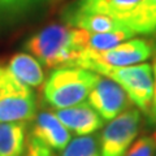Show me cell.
Here are the masks:
<instances>
[{
	"label": "cell",
	"mask_w": 156,
	"mask_h": 156,
	"mask_svg": "<svg viewBox=\"0 0 156 156\" xmlns=\"http://www.w3.org/2000/svg\"><path fill=\"white\" fill-rule=\"evenodd\" d=\"M89 34L69 25H50L29 38L25 50L47 68L76 66L87 48Z\"/></svg>",
	"instance_id": "1"
},
{
	"label": "cell",
	"mask_w": 156,
	"mask_h": 156,
	"mask_svg": "<svg viewBox=\"0 0 156 156\" xmlns=\"http://www.w3.org/2000/svg\"><path fill=\"white\" fill-rule=\"evenodd\" d=\"M76 66L85 68L115 81L126 92L135 108L146 115L148 113L154 94V74L152 66L150 64L140 62L130 66H109L86 58H80Z\"/></svg>",
	"instance_id": "2"
},
{
	"label": "cell",
	"mask_w": 156,
	"mask_h": 156,
	"mask_svg": "<svg viewBox=\"0 0 156 156\" xmlns=\"http://www.w3.org/2000/svg\"><path fill=\"white\" fill-rule=\"evenodd\" d=\"M99 74L81 66L55 68L43 86L46 103L55 109L81 104L87 99Z\"/></svg>",
	"instance_id": "3"
},
{
	"label": "cell",
	"mask_w": 156,
	"mask_h": 156,
	"mask_svg": "<svg viewBox=\"0 0 156 156\" xmlns=\"http://www.w3.org/2000/svg\"><path fill=\"white\" fill-rule=\"evenodd\" d=\"M37 115V98L31 87L0 65V122H29Z\"/></svg>",
	"instance_id": "4"
},
{
	"label": "cell",
	"mask_w": 156,
	"mask_h": 156,
	"mask_svg": "<svg viewBox=\"0 0 156 156\" xmlns=\"http://www.w3.org/2000/svg\"><path fill=\"white\" fill-rule=\"evenodd\" d=\"M140 126L138 108H128L104 126L98 136L100 156H124L136 139Z\"/></svg>",
	"instance_id": "5"
},
{
	"label": "cell",
	"mask_w": 156,
	"mask_h": 156,
	"mask_svg": "<svg viewBox=\"0 0 156 156\" xmlns=\"http://www.w3.org/2000/svg\"><path fill=\"white\" fill-rule=\"evenodd\" d=\"M152 42H148L142 38H130L107 51H85L80 58H86V60H91L109 66H130L146 61L152 55Z\"/></svg>",
	"instance_id": "6"
},
{
	"label": "cell",
	"mask_w": 156,
	"mask_h": 156,
	"mask_svg": "<svg viewBox=\"0 0 156 156\" xmlns=\"http://www.w3.org/2000/svg\"><path fill=\"white\" fill-rule=\"evenodd\" d=\"M89 104L104 121H111L116 116L130 108V99L126 92L107 77H98L89 96Z\"/></svg>",
	"instance_id": "7"
},
{
	"label": "cell",
	"mask_w": 156,
	"mask_h": 156,
	"mask_svg": "<svg viewBox=\"0 0 156 156\" xmlns=\"http://www.w3.org/2000/svg\"><path fill=\"white\" fill-rule=\"evenodd\" d=\"M31 121L29 138H33L51 151H62L70 142L72 133L52 112H39Z\"/></svg>",
	"instance_id": "8"
},
{
	"label": "cell",
	"mask_w": 156,
	"mask_h": 156,
	"mask_svg": "<svg viewBox=\"0 0 156 156\" xmlns=\"http://www.w3.org/2000/svg\"><path fill=\"white\" fill-rule=\"evenodd\" d=\"M53 113L72 134L78 136L94 134L104 125V120L89 103L85 101L68 108L56 109Z\"/></svg>",
	"instance_id": "9"
},
{
	"label": "cell",
	"mask_w": 156,
	"mask_h": 156,
	"mask_svg": "<svg viewBox=\"0 0 156 156\" xmlns=\"http://www.w3.org/2000/svg\"><path fill=\"white\" fill-rule=\"evenodd\" d=\"M142 2L143 0H77L65 9V13L103 14L122 22Z\"/></svg>",
	"instance_id": "10"
},
{
	"label": "cell",
	"mask_w": 156,
	"mask_h": 156,
	"mask_svg": "<svg viewBox=\"0 0 156 156\" xmlns=\"http://www.w3.org/2000/svg\"><path fill=\"white\" fill-rule=\"evenodd\" d=\"M9 72L29 87H41L44 82L42 64L30 53H16L8 61Z\"/></svg>",
	"instance_id": "11"
},
{
	"label": "cell",
	"mask_w": 156,
	"mask_h": 156,
	"mask_svg": "<svg viewBox=\"0 0 156 156\" xmlns=\"http://www.w3.org/2000/svg\"><path fill=\"white\" fill-rule=\"evenodd\" d=\"M27 135V122H0V156H23Z\"/></svg>",
	"instance_id": "12"
},
{
	"label": "cell",
	"mask_w": 156,
	"mask_h": 156,
	"mask_svg": "<svg viewBox=\"0 0 156 156\" xmlns=\"http://www.w3.org/2000/svg\"><path fill=\"white\" fill-rule=\"evenodd\" d=\"M122 23L134 33V35H155L156 0H143L128 17L124 18Z\"/></svg>",
	"instance_id": "13"
},
{
	"label": "cell",
	"mask_w": 156,
	"mask_h": 156,
	"mask_svg": "<svg viewBox=\"0 0 156 156\" xmlns=\"http://www.w3.org/2000/svg\"><path fill=\"white\" fill-rule=\"evenodd\" d=\"M64 21L69 26L82 29L89 33H105L128 29L119 20L103 14H76L64 12Z\"/></svg>",
	"instance_id": "14"
},
{
	"label": "cell",
	"mask_w": 156,
	"mask_h": 156,
	"mask_svg": "<svg viewBox=\"0 0 156 156\" xmlns=\"http://www.w3.org/2000/svg\"><path fill=\"white\" fill-rule=\"evenodd\" d=\"M133 37H134V33L130 31L129 29L105 31V33H90L89 39H87L86 51H91V52L107 51Z\"/></svg>",
	"instance_id": "15"
},
{
	"label": "cell",
	"mask_w": 156,
	"mask_h": 156,
	"mask_svg": "<svg viewBox=\"0 0 156 156\" xmlns=\"http://www.w3.org/2000/svg\"><path fill=\"white\" fill-rule=\"evenodd\" d=\"M60 156H100L98 136L90 134L70 139Z\"/></svg>",
	"instance_id": "16"
},
{
	"label": "cell",
	"mask_w": 156,
	"mask_h": 156,
	"mask_svg": "<svg viewBox=\"0 0 156 156\" xmlns=\"http://www.w3.org/2000/svg\"><path fill=\"white\" fill-rule=\"evenodd\" d=\"M156 154V131L135 139L124 156H155Z\"/></svg>",
	"instance_id": "17"
},
{
	"label": "cell",
	"mask_w": 156,
	"mask_h": 156,
	"mask_svg": "<svg viewBox=\"0 0 156 156\" xmlns=\"http://www.w3.org/2000/svg\"><path fill=\"white\" fill-rule=\"evenodd\" d=\"M47 2L48 0H0V13L25 11V9L38 7Z\"/></svg>",
	"instance_id": "18"
},
{
	"label": "cell",
	"mask_w": 156,
	"mask_h": 156,
	"mask_svg": "<svg viewBox=\"0 0 156 156\" xmlns=\"http://www.w3.org/2000/svg\"><path fill=\"white\" fill-rule=\"evenodd\" d=\"M25 156H53V152L33 138H29L27 135V147Z\"/></svg>",
	"instance_id": "19"
},
{
	"label": "cell",
	"mask_w": 156,
	"mask_h": 156,
	"mask_svg": "<svg viewBox=\"0 0 156 156\" xmlns=\"http://www.w3.org/2000/svg\"><path fill=\"white\" fill-rule=\"evenodd\" d=\"M152 66V74H154V94H152V100H151V105H150V111L147 116H150L151 124H154L156 126V56L154 60Z\"/></svg>",
	"instance_id": "20"
},
{
	"label": "cell",
	"mask_w": 156,
	"mask_h": 156,
	"mask_svg": "<svg viewBox=\"0 0 156 156\" xmlns=\"http://www.w3.org/2000/svg\"><path fill=\"white\" fill-rule=\"evenodd\" d=\"M152 46H154V51H156V34H155V41L152 42Z\"/></svg>",
	"instance_id": "21"
},
{
	"label": "cell",
	"mask_w": 156,
	"mask_h": 156,
	"mask_svg": "<svg viewBox=\"0 0 156 156\" xmlns=\"http://www.w3.org/2000/svg\"><path fill=\"white\" fill-rule=\"evenodd\" d=\"M155 156H156V154H155Z\"/></svg>",
	"instance_id": "22"
}]
</instances>
